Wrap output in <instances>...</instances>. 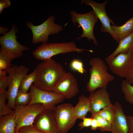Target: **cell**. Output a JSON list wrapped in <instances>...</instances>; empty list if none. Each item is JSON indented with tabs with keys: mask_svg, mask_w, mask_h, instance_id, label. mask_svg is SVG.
Wrapping results in <instances>:
<instances>
[{
	"mask_svg": "<svg viewBox=\"0 0 133 133\" xmlns=\"http://www.w3.org/2000/svg\"><path fill=\"white\" fill-rule=\"evenodd\" d=\"M55 18L54 16H50L43 23L38 25H34L33 22L29 21L26 22V26L30 28L32 32V41L33 43H47L50 35L57 33L63 30L61 25L55 22Z\"/></svg>",
	"mask_w": 133,
	"mask_h": 133,
	"instance_id": "obj_5",
	"label": "cell"
},
{
	"mask_svg": "<svg viewBox=\"0 0 133 133\" xmlns=\"http://www.w3.org/2000/svg\"><path fill=\"white\" fill-rule=\"evenodd\" d=\"M90 78L86 84L87 90L93 92L98 88L106 89L115 77L108 72V68L104 62L99 58L93 57L89 62Z\"/></svg>",
	"mask_w": 133,
	"mask_h": 133,
	"instance_id": "obj_2",
	"label": "cell"
},
{
	"mask_svg": "<svg viewBox=\"0 0 133 133\" xmlns=\"http://www.w3.org/2000/svg\"><path fill=\"white\" fill-rule=\"evenodd\" d=\"M70 13L71 21L74 25H75L77 23L79 24L77 27H81L83 30L82 34L76 40L86 37L88 40H92L95 45H98V43L93 33V29L98 19L94 11L93 10L85 14H79L75 11L72 10L70 12Z\"/></svg>",
	"mask_w": 133,
	"mask_h": 133,
	"instance_id": "obj_8",
	"label": "cell"
},
{
	"mask_svg": "<svg viewBox=\"0 0 133 133\" xmlns=\"http://www.w3.org/2000/svg\"><path fill=\"white\" fill-rule=\"evenodd\" d=\"M133 63V49L127 53L118 54L108 64L113 73L125 78Z\"/></svg>",
	"mask_w": 133,
	"mask_h": 133,
	"instance_id": "obj_12",
	"label": "cell"
},
{
	"mask_svg": "<svg viewBox=\"0 0 133 133\" xmlns=\"http://www.w3.org/2000/svg\"><path fill=\"white\" fill-rule=\"evenodd\" d=\"M91 118L96 119L101 125L99 129L103 131H111L112 124L100 116L97 113L92 114Z\"/></svg>",
	"mask_w": 133,
	"mask_h": 133,
	"instance_id": "obj_26",
	"label": "cell"
},
{
	"mask_svg": "<svg viewBox=\"0 0 133 133\" xmlns=\"http://www.w3.org/2000/svg\"><path fill=\"white\" fill-rule=\"evenodd\" d=\"M133 49V31L130 34L119 40L118 45L115 50L105 59L107 64L110 63L118 54L126 53Z\"/></svg>",
	"mask_w": 133,
	"mask_h": 133,
	"instance_id": "obj_17",
	"label": "cell"
},
{
	"mask_svg": "<svg viewBox=\"0 0 133 133\" xmlns=\"http://www.w3.org/2000/svg\"><path fill=\"white\" fill-rule=\"evenodd\" d=\"M121 89L126 100L133 105V86L128 83L125 80H123L121 83Z\"/></svg>",
	"mask_w": 133,
	"mask_h": 133,
	"instance_id": "obj_23",
	"label": "cell"
},
{
	"mask_svg": "<svg viewBox=\"0 0 133 133\" xmlns=\"http://www.w3.org/2000/svg\"><path fill=\"white\" fill-rule=\"evenodd\" d=\"M7 92V91L6 90L4 93L0 94V117L8 115L13 111L8 107L6 104Z\"/></svg>",
	"mask_w": 133,
	"mask_h": 133,
	"instance_id": "obj_25",
	"label": "cell"
},
{
	"mask_svg": "<svg viewBox=\"0 0 133 133\" xmlns=\"http://www.w3.org/2000/svg\"><path fill=\"white\" fill-rule=\"evenodd\" d=\"M6 73L5 71L0 70V94L5 92L9 83V77L6 75Z\"/></svg>",
	"mask_w": 133,
	"mask_h": 133,
	"instance_id": "obj_27",
	"label": "cell"
},
{
	"mask_svg": "<svg viewBox=\"0 0 133 133\" xmlns=\"http://www.w3.org/2000/svg\"><path fill=\"white\" fill-rule=\"evenodd\" d=\"M90 102L88 97L83 94L79 97L78 103L74 107V110L77 119H83L90 112Z\"/></svg>",
	"mask_w": 133,
	"mask_h": 133,
	"instance_id": "obj_19",
	"label": "cell"
},
{
	"mask_svg": "<svg viewBox=\"0 0 133 133\" xmlns=\"http://www.w3.org/2000/svg\"><path fill=\"white\" fill-rule=\"evenodd\" d=\"M111 28L113 33L119 40L133 31V17L123 25L120 26L112 25Z\"/></svg>",
	"mask_w": 133,
	"mask_h": 133,
	"instance_id": "obj_20",
	"label": "cell"
},
{
	"mask_svg": "<svg viewBox=\"0 0 133 133\" xmlns=\"http://www.w3.org/2000/svg\"><path fill=\"white\" fill-rule=\"evenodd\" d=\"M29 70V68L23 65H13L6 71L10 79L7 92L6 99L8 100L7 105L11 109L15 110V100L20 84Z\"/></svg>",
	"mask_w": 133,
	"mask_h": 133,
	"instance_id": "obj_7",
	"label": "cell"
},
{
	"mask_svg": "<svg viewBox=\"0 0 133 133\" xmlns=\"http://www.w3.org/2000/svg\"><path fill=\"white\" fill-rule=\"evenodd\" d=\"M125 78L126 81L130 84H131L133 83V63Z\"/></svg>",
	"mask_w": 133,
	"mask_h": 133,
	"instance_id": "obj_32",
	"label": "cell"
},
{
	"mask_svg": "<svg viewBox=\"0 0 133 133\" xmlns=\"http://www.w3.org/2000/svg\"><path fill=\"white\" fill-rule=\"evenodd\" d=\"M31 99L30 92H26L19 90L15 100V106L26 105L29 103Z\"/></svg>",
	"mask_w": 133,
	"mask_h": 133,
	"instance_id": "obj_24",
	"label": "cell"
},
{
	"mask_svg": "<svg viewBox=\"0 0 133 133\" xmlns=\"http://www.w3.org/2000/svg\"><path fill=\"white\" fill-rule=\"evenodd\" d=\"M76 79L71 73L66 72L55 85L53 92L62 94L66 99L75 97L79 93Z\"/></svg>",
	"mask_w": 133,
	"mask_h": 133,
	"instance_id": "obj_14",
	"label": "cell"
},
{
	"mask_svg": "<svg viewBox=\"0 0 133 133\" xmlns=\"http://www.w3.org/2000/svg\"><path fill=\"white\" fill-rule=\"evenodd\" d=\"M12 59L7 55L0 52V70L6 71L11 66Z\"/></svg>",
	"mask_w": 133,
	"mask_h": 133,
	"instance_id": "obj_28",
	"label": "cell"
},
{
	"mask_svg": "<svg viewBox=\"0 0 133 133\" xmlns=\"http://www.w3.org/2000/svg\"><path fill=\"white\" fill-rule=\"evenodd\" d=\"M83 121L79 125L80 127V129H81L83 128L91 126L93 118L91 117H85L83 119Z\"/></svg>",
	"mask_w": 133,
	"mask_h": 133,
	"instance_id": "obj_31",
	"label": "cell"
},
{
	"mask_svg": "<svg viewBox=\"0 0 133 133\" xmlns=\"http://www.w3.org/2000/svg\"><path fill=\"white\" fill-rule=\"evenodd\" d=\"M55 115L59 128L62 133H66L75 124L77 119L71 104L65 103L56 107Z\"/></svg>",
	"mask_w": 133,
	"mask_h": 133,
	"instance_id": "obj_9",
	"label": "cell"
},
{
	"mask_svg": "<svg viewBox=\"0 0 133 133\" xmlns=\"http://www.w3.org/2000/svg\"><path fill=\"white\" fill-rule=\"evenodd\" d=\"M9 30L8 28L0 26V34H5L8 32Z\"/></svg>",
	"mask_w": 133,
	"mask_h": 133,
	"instance_id": "obj_36",
	"label": "cell"
},
{
	"mask_svg": "<svg viewBox=\"0 0 133 133\" xmlns=\"http://www.w3.org/2000/svg\"><path fill=\"white\" fill-rule=\"evenodd\" d=\"M55 108L46 110L38 115L34 121L33 124L34 126L44 133H62L56 121Z\"/></svg>",
	"mask_w": 133,
	"mask_h": 133,
	"instance_id": "obj_13",
	"label": "cell"
},
{
	"mask_svg": "<svg viewBox=\"0 0 133 133\" xmlns=\"http://www.w3.org/2000/svg\"><path fill=\"white\" fill-rule=\"evenodd\" d=\"M16 112L0 117V133H15Z\"/></svg>",
	"mask_w": 133,
	"mask_h": 133,
	"instance_id": "obj_18",
	"label": "cell"
},
{
	"mask_svg": "<svg viewBox=\"0 0 133 133\" xmlns=\"http://www.w3.org/2000/svg\"><path fill=\"white\" fill-rule=\"evenodd\" d=\"M37 77L33 84L39 89L53 92L54 88L66 73L63 66L50 59L43 61L36 67Z\"/></svg>",
	"mask_w": 133,
	"mask_h": 133,
	"instance_id": "obj_1",
	"label": "cell"
},
{
	"mask_svg": "<svg viewBox=\"0 0 133 133\" xmlns=\"http://www.w3.org/2000/svg\"><path fill=\"white\" fill-rule=\"evenodd\" d=\"M55 107L41 103L15 106L14 110L16 112L15 133H17L19 129L22 126L33 125L34 121L38 115Z\"/></svg>",
	"mask_w": 133,
	"mask_h": 133,
	"instance_id": "obj_4",
	"label": "cell"
},
{
	"mask_svg": "<svg viewBox=\"0 0 133 133\" xmlns=\"http://www.w3.org/2000/svg\"><path fill=\"white\" fill-rule=\"evenodd\" d=\"M11 1L9 0H0V14L5 8H8L11 6Z\"/></svg>",
	"mask_w": 133,
	"mask_h": 133,
	"instance_id": "obj_33",
	"label": "cell"
},
{
	"mask_svg": "<svg viewBox=\"0 0 133 133\" xmlns=\"http://www.w3.org/2000/svg\"><path fill=\"white\" fill-rule=\"evenodd\" d=\"M127 123L128 127V133H133V116H127Z\"/></svg>",
	"mask_w": 133,
	"mask_h": 133,
	"instance_id": "obj_34",
	"label": "cell"
},
{
	"mask_svg": "<svg viewBox=\"0 0 133 133\" xmlns=\"http://www.w3.org/2000/svg\"><path fill=\"white\" fill-rule=\"evenodd\" d=\"M108 1V0H106L102 3H99L92 0H82L81 4L84 3L92 7L101 23L100 31L102 33H108L115 40L119 42V39L114 33L111 28V24L114 25L115 24L109 17L105 11V6Z\"/></svg>",
	"mask_w": 133,
	"mask_h": 133,
	"instance_id": "obj_10",
	"label": "cell"
},
{
	"mask_svg": "<svg viewBox=\"0 0 133 133\" xmlns=\"http://www.w3.org/2000/svg\"><path fill=\"white\" fill-rule=\"evenodd\" d=\"M17 133H44L37 129L33 125L22 126L18 130Z\"/></svg>",
	"mask_w": 133,
	"mask_h": 133,
	"instance_id": "obj_30",
	"label": "cell"
},
{
	"mask_svg": "<svg viewBox=\"0 0 133 133\" xmlns=\"http://www.w3.org/2000/svg\"><path fill=\"white\" fill-rule=\"evenodd\" d=\"M115 107L111 103L97 113L112 124L115 117Z\"/></svg>",
	"mask_w": 133,
	"mask_h": 133,
	"instance_id": "obj_22",
	"label": "cell"
},
{
	"mask_svg": "<svg viewBox=\"0 0 133 133\" xmlns=\"http://www.w3.org/2000/svg\"><path fill=\"white\" fill-rule=\"evenodd\" d=\"M114 105L115 107L116 112L112 123L111 132V133H128L127 116L124 113L119 103L116 102Z\"/></svg>",
	"mask_w": 133,
	"mask_h": 133,
	"instance_id": "obj_16",
	"label": "cell"
},
{
	"mask_svg": "<svg viewBox=\"0 0 133 133\" xmlns=\"http://www.w3.org/2000/svg\"><path fill=\"white\" fill-rule=\"evenodd\" d=\"M37 72L35 69L31 73L26 74L22 80L19 88V90L27 92L32 83L36 81Z\"/></svg>",
	"mask_w": 133,
	"mask_h": 133,
	"instance_id": "obj_21",
	"label": "cell"
},
{
	"mask_svg": "<svg viewBox=\"0 0 133 133\" xmlns=\"http://www.w3.org/2000/svg\"><path fill=\"white\" fill-rule=\"evenodd\" d=\"M18 31L17 27L14 23L9 31L0 37L1 46L0 51L12 60L22 56L24 51L30 49L29 48L21 45L17 41L16 33Z\"/></svg>",
	"mask_w": 133,
	"mask_h": 133,
	"instance_id": "obj_6",
	"label": "cell"
},
{
	"mask_svg": "<svg viewBox=\"0 0 133 133\" xmlns=\"http://www.w3.org/2000/svg\"><path fill=\"white\" fill-rule=\"evenodd\" d=\"M91 127L92 130L95 131L97 129H99L101 127V125L96 119L93 118Z\"/></svg>",
	"mask_w": 133,
	"mask_h": 133,
	"instance_id": "obj_35",
	"label": "cell"
},
{
	"mask_svg": "<svg viewBox=\"0 0 133 133\" xmlns=\"http://www.w3.org/2000/svg\"><path fill=\"white\" fill-rule=\"evenodd\" d=\"M84 51L93 52L91 50L77 47L74 41L61 43H45L37 47L33 51V55L36 59L44 61L51 59L52 56L61 53L76 52L81 53Z\"/></svg>",
	"mask_w": 133,
	"mask_h": 133,
	"instance_id": "obj_3",
	"label": "cell"
},
{
	"mask_svg": "<svg viewBox=\"0 0 133 133\" xmlns=\"http://www.w3.org/2000/svg\"><path fill=\"white\" fill-rule=\"evenodd\" d=\"M70 67L72 70L81 74H83L86 72L84 68L83 62L79 59H75L73 60L70 63Z\"/></svg>",
	"mask_w": 133,
	"mask_h": 133,
	"instance_id": "obj_29",
	"label": "cell"
},
{
	"mask_svg": "<svg viewBox=\"0 0 133 133\" xmlns=\"http://www.w3.org/2000/svg\"><path fill=\"white\" fill-rule=\"evenodd\" d=\"M88 98L90 102V112L92 114L97 113L111 103L110 94L105 88H99L90 93Z\"/></svg>",
	"mask_w": 133,
	"mask_h": 133,
	"instance_id": "obj_15",
	"label": "cell"
},
{
	"mask_svg": "<svg viewBox=\"0 0 133 133\" xmlns=\"http://www.w3.org/2000/svg\"><path fill=\"white\" fill-rule=\"evenodd\" d=\"M30 89L31 99L29 105L41 103L55 106L56 104L63 102L66 99L65 96L62 94L39 89L33 84Z\"/></svg>",
	"mask_w": 133,
	"mask_h": 133,
	"instance_id": "obj_11",
	"label": "cell"
}]
</instances>
